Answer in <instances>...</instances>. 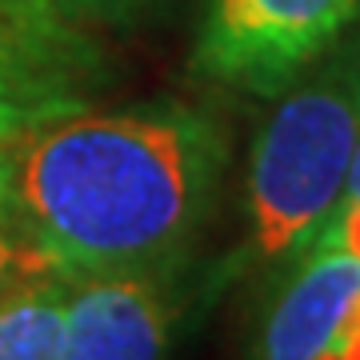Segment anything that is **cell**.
I'll list each match as a JSON object with an SVG mask.
<instances>
[{
  "label": "cell",
  "instance_id": "obj_1",
  "mask_svg": "<svg viewBox=\"0 0 360 360\" xmlns=\"http://www.w3.org/2000/svg\"><path fill=\"white\" fill-rule=\"evenodd\" d=\"M13 236L56 281L180 272L217 212L229 132L184 101L84 104L8 141Z\"/></svg>",
  "mask_w": 360,
  "mask_h": 360
},
{
  "label": "cell",
  "instance_id": "obj_2",
  "mask_svg": "<svg viewBox=\"0 0 360 360\" xmlns=\"http://www.w3.org/2000/svg\"><path fill=\"white\" fill-rule=\"evenodd\" d=\"M360 144V25L269 101L245 168L240 236L212 292L281 276L333 208Z\"/></svg>",
  "mask_w": 360,
  "mask_h": 360
},
{
  "label": "cell",
  "instance_id": "obj_3",
  "mask_svg": "<svg viewBox=\"0 0 360 360\" xmlns=\"http://www.w3.org/2000/svg\"><path fill=\"white\" fill-rule=\"evenodd\" d=\"M356 25L360 0H205L188 68L205 84L272 101Z\"/></svg>",
  "mask_w": 360,
  "mask_h": 360
},
{
  "label": "cell",
  "instance_id": "obj_4",
  "mask_svg": "<svg viewBox=\"0 0 360 360\" xmlns=\"http://www.w3.org/2000/svg\"><path fill=\"white\" fill-rule=\"evenodd\" d=\"M112 56L56 0H0V136L16 141L112 89Z\"/></svg>",
  "mask_w": 360,
  "mask_h": 360
},
{
  "label": "cell",
  "instance_id": "obj_5",
  "mask_svg": "<svg viewBox=\"0 0 360 360\" xmlns=\"http://www.w3.org/2000/svg\"><path fill=\"white\" fill-rule=\"evenodd\" d=\"M252 360H360V257L309 245L264 284Z\"/></svg>",
  "mask_w": 360,
  "mask_h": 360
},
{
  "label": "cell",
  "instance_id": "obj_6",
  "mask_svg": "<svg viewBox=\"0 0 360 360\" xmlns=\"http://www.w3.org/2000/svg\"><path fill=\"white\" fill-rule=\"evenodd\" d=\"M180 272H101L65 281L56 360H168L180 321Z\"/></svg>",
  "mask_w": 360,
  "mask_h": 360
},
{
  "label": "cell",
  "instance_id": "obj_7",
  "mask_svg": "<svg viewBox=\"0 0 360 360\" xmlns=\"http://www.w3.org/2000/svg\"><path fill=\"white\" fill-rule=\"evenodd\" d=\"M65 324V281L0 288V360H56Z\"/></svg>",
  "mask_w": 360,
  "mask_h": 360
},
{
  "label": "cell",
  "instance_id": "obj_8",
  "mask_svg": "<svg viewBox=\"0 0 360 360\" xmlns=\"http://www.w3.org/2000/svg\"><path fill=\"white\" fill-rule=\"evenodd\" d=\"M56 4L92 32H132L160 16L172 0H56Z\"/></svg>",
  "mask_w": 360,
  "mask_h": 360
},
{
  "label": "cell",
  "instance_id": "obj_9",
  "mask_svg": "<svg viewBox=\"0 0 360 360\" xmlns=\"http://www.w3.org/2000/svg\"><path fill=\"white\" fill-rule=\"evenodd\" d=\"M312 245L321 248H345V252H356L360 257V144L352 153V165L345 172V184L336 193L328 217H324L321 232L312 236Z\"/></svg>",
  "mask_w": 360,
  "mask_h": 360
},
{
  "label": "cell",
  "instance_id": "obj_10",
  "mask_svg": "<svg viewBox=\"0 0 360 360\" xmlns=\"http://www.w3.org/2000/svg\"><path fill=\"white\" fill-rule=\"evenodd\" d=\"M8 180H13V160H8V141L0 136V276L8 264L16 236H13V200H8Z\"/></svg>",
  "mask_w": 360,
  "mask_h": 360
}]
</instances>
